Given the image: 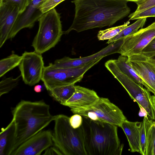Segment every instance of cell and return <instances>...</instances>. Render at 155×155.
I'll return each mask as SVG.
<instances>
[{
  "instance_id": "cb8c5ba5",
  "label": "cell",
  "mask_w": 155,
  "mask_h": 155,
  "mask_svg": "<svg viewBox=\"0 0 155 155\" xmlns=\"http://www.w3.org/2000/svg\"><path fill=\"white\" fill-rule=\"evenodd\" d=\"M130 22L128 21L124 24L99 31L97 38L99 40H109L117 35L127 27Z\"/></svg>"
},
{
  "instance_id": "e0dca14e",
  "label": "cell",
  "mask_w": 155,
  "mask_h": 155,
  "mask_svg": "<svg viewBox=\"0 0 155 155\" xmlns=\"http://www.w3.org/2000/svg\"><path fill=\"white\" fill-rule=\"evenodd\" d=\"M142 123V121L132 122L127 120L120 126L127 137L132 152L140 153V130Z\"/></svg>"
},
{
  "instance_id": "484cf974",
  "label": "cell",
  "mask_w": 155,
  "mask_h": 155,
  "mask_svg": "<svg viewBox=\"0 0 155 155\" xmlns=\"http://www.w3.org/2000/svg\"><path fill=\"white\" fill-rule=\"evenodd\" d=\"M148 119L147 116H144L140 130V151L139 153L142 155H145V153Z\"/></svg>"
},
{
  "instance_id": "74e56055",
  "label": "cell",
  "mask_w": 155,
  "mask_h": 155,
  "mask_svg": "<svg viewBox=\"0 0 155 155\" xmlns=\"http://www.w3.org/2000/svg\"><path fill=\"white\" fill-rule=\"evenodd\" d=\"M155 61V55L151 57Z\"/></svg>"
},
{
  "instance_id": "9a60e30c",
  "label": "cell",
  "mask_w": 155,
  "mask_h": 155,
  "mask_svg": "<svg viewBox=\"0 0 155 155\" xmlns=\"http://www.w3.org/2000/svg\"><path fill=\"white\" fill-rule=\"evenodd\" d=\"M20 13L16 5L0 4V48L8 39L10 33Z\"/></svg>"
},
{
  "instance_id": "83f0119b",
  "label": "cell",
  "mask_w": 155,
  "mask_h": 155,
  "mask_svg": "<svg viewBox=\"0 0 155 155\" xmlns=\"http://www.w3.org/2000/svg\"><path fill=\"white\" fill-rule=\"evenodd\" d=\"M65 0H44L39 7L41 12L43 14L54 8L59 3Z\"/></svg>"
},
{
  "instance_id": "30bf717a",
  "label": "cell",
  "mask_w": 155,
  "mask_h": 155,
  "mask_svg": "<svg viewBox=\"0 0 155 155\" xmlns=\"http://www.w3.org/2000/svg\"><path fill=\"white\" fill-rule=\"evenodd\" d=\"M155 37V21L123 39L118 53L128 57L140 54Z\"/></svg>"
},
{
  "instance_id": "1f68e13d",
  "label": "cell",
  "mask_w": 155,
  "mask_h": 155,
  "mask_svg": "<svg viewBox=\"0 0 155 155\" xmlns=\"http://www.w3.org/2000/svg\"><path fill=\"white\" fill-rule=\"evenodd\" d=\"M69 122L72 127L74 129L80 127L82 125L83 117L81 115L74 114L69 117Z\"/></svg>"
},
{
  "instance_id": "f35d334b",
  "label": "cell",
  "mask_w": 155,
  "mask_h": 155,
  "mask_svg": "<svg viewBox=\"0 0 155 155\" xmlns=\"http://www.w3.org/2000/svg\"></svg>"
},
{
  "instance_id": "d590c367",
  "label": "cell",
  "mask_w": 155,
  "mask_h": 155,
  "mask_svg": "<svg viewBox=\"0 0 155 155\" xmlns=\"http://www.w3.org/2000/svg\"><path fill=\"white\" fill-rule=\"evenodd\" d=\"M128 2H133L136 3L142 1L143 0H126Z\"/></svg>"
},
{
  "instance_id": "d4e9b609",
  "label": "cell",
  "mask_w": 155,
  "mask_h": 155,
  "mask_svg": "<svg viewBox=\"0 0 155 155\" xmlns=\"http://www.w3.org/2000/svg\"><path fill=\"white\" fill-rule=\"evenodd\" d=\"M21 75L15 78L11 77L5 78L0 82V96L8 93L18 84Z\"/></svg>"
},
{
  "instance_id": "52a82bcc",
  "label": "cell",
  "mask_w": 155,
  "mask_h": 155,
  "mask_svg": "<svg viewBox=\"0 0 155 155\" xmlns=\"http://www.w3.org/2000/svg\"><path fill=\"white\" fill-rule=\"evenodd\" d=\"M102 58L96 60L85 65L68 68H58L53 63L45 66L41 80L49 91L57 87L66 86L80 81L85 73Z\"/></svg>"
},
{
  "instance_id": "4fadbf2b",
  "label": "cell",
  "mask_w": 155,
  "mask_h": 155,
  "mask_svg": "<svg viewBox=\"0 0 155 155\" xmlns=\"http://www.w3.org/2000/svg\"><path fill=\"white\" fill-rule=\"evenodd\" d=\"M53 145L51 131L42 130L21 144L11 155H40Z\"/></svg>"
},
{
  "instance_id": "8fae6325",
  "label": "cell",
  "mask_w": 155,
  "mask_h": 155,
  "mask_svg": "<svg viewBox=\"0 0 155 155\" xmlns=\"http://www.w3.org/2000/svg\"><path fill=\"white\" fill-rule=\"evenodd\" d=\"M128 61L155 95V61L140 53L128 57Z\"/></svg>"
},
{
  "instance_id": "4dcf8cb0",
  "label": "cell",
  "mask_w": 155,
  "mask_h": 155,
  "mask_svg": "<svg viewBox=\"0 0 155 155\" xmlns=\"http://www.w3.org/2000/svg\"><path fill=\"white\" fill-rule=\"evenodd\" d=\"M141 54L150 58L155 55V37L144 48Z\"/></svg>"
},
{
  "instance_id": "e575fe53",
  "label": "cell",
  "mask_w": 155,
  "mask_h": 155,
  "mask_svg": "<svg viewBox=\"0 0 155 155\" xmlns=\"http://www.w3.org/2000/svg\"><path fill=\"white\" fill-rule=\"evenodd\" d=\"M150 101L155 112V95L151 96Z\"/></svg>"
},
{
  "instance_id": "8d00e7d4",
  "label": "cell",
  "mask_w": 155,
  "mask_h": 155,
  "mask_svg": "<svg viewBox=\"0 0 155 155\" xmlns=\"http://www.w3.org/2000/svg\"><path fill=\"white\" fill-rule=\"evenodd\" d=\"M31 0H28V5L29 4Z\"/></svg>"
},
{
  "instance_id": "7a4b0ae2",
  "label": "cell",
  "mask_w": 155,
  "mask_h": 155,
  "mask_svg": "<svg viewBox=\"0 0 155 155\" xmlns=\"http://www.w3.org/2000/svg\"><path fill=\"white\" fill-rule=\"evenodd\" d=\"M12 112L15 126L12 153L54 121L55 117L50 113L49 105L42 101L22 100L12 108Z\"/></svg>"
},
{
  "instance_id": "277c9868",
  "label": "cell",
  "mask_w": 155,
  "mask_h": 155,
  "mask_svg": "<svg viewBox=\"0 0 155 155\" xmlns=\"http://www.w3.org/2000/svg\"><path fill=\"white\" fill-rule=\"evenodd\" d=\"M69 120V117L64 114L55 115L52 133L53 145L62 155H87L82 125L74 129Z\"/></svg>"
},
{
  "instance_id": "d6a6232c",
  "label": "cell",
  "mask_w": 155,
  "mask_h": 155,
  "mask_svg": "<svg viewBox=\"0 0 155 155\" xmlns=\"http://www.w3.org/2000/svg\"><path fill=\"white\" fill-rule=\"evenodd\" d=\"M43 154L62 155L61 152L56 147L52 146L47 149Z\"/></svg>"
},
{
  "instance_id": "5bb4252c",
  "label": "cell",
  "mask_w": 155,
  "mask_h": 155,
  "mask_svg": "<svg viewBox=\"0 0 155 155\" xmlns=\"http://www.w3.org/2000/svg\"><path fill=\"white\" fill-rule=\"evenodd\" d=\"M44 0H31L26 9L20 13L10 33L8 39L12 40L24 28H31L43 14L39 7Z\"/></svg>"
},
{
  "instance_id": "9c48e42d",
  "label": "cell",
  "mask_w": 155,
  "mask_h": 155,
  "mask_svg": "<svg viewBox=\"0 0 155 155\" xmlns=\"http://www.w3.org/2000/svg\"><path fill=\"white\" fill-rule=\"evenodd\" d=\"M18 65L21 75L25 83L33 86L41 80L44 68L41 55L35 51H25Z\"/></svg>"
},
{
  "instance_id": "6da1fadb",
  "label": "cell",
  "mask_w": 155,
  "mask_h": 155,
  "mask_svg": "<svg viewBox=\"0 0 155 155\" xmlns=\"http://www.w3.org/2000/svg\"><path fill=\"white\" fill-rule=\"evenodd\" d=\"M126 0H74L75 14L69 28L80 32L95 28L110 26L127 16L130 10Z\"/></svg>"
},
{
  "instance_id": "ba28073f",
  "label": "cell",
  "mask_w": 155,
  "mask_h": 155,
  "mask_svg": "<svg viewBox=\"0 0 155 155\" xmlns=\"http://www.w3.org/2000/svg\"><path fill=\"white\" fill-rule=\"evenodd\" d=\"M71 110L94 120L109 123L120 127L127 120L122 111L106 98L100 97L92 105L85 108H72Z\"/></svg>"
},
{
  "instance_id": "836d02e7",
  "label": "cell",
  "mask_w": 155,
  "mask_h": 155,
  "mask_svg": "<svg viewBox=\"0 0 155 155\" xmlns=\"http://www.w3.org/2000/svg\"><path fill=\"white\" fill-rule=\"evenodd\" d=\"M46 88L44 84L43 85H35L34 87V91L37 93L41 92Z\"/></svg>"
},
{
  "instance_id": "3957f363",
  "label": "cell",
  "mask_w": 155,
  "mask_h": 155,
  "mask_svg": "<svg viewBox=\"0 0 155 155\" xmlns=\"http://www.w3.org/2000/svg\"><path fill=\"white\" fill-rule=\"evenodd\" d=\"M84 145L87 155H120L124 145L117 127L82 117Z\"/></svg>"
},
{
  "instance_id": "8992f818",
  "label": "cell",
  "mask_w": 155,
  "mask_h": 155,
  "mask_svg": "<svg viewBox=\"0 0 155 155\" xmlns=\"http://www.w3.org/2000/svg\"><path fill=\"white\" fill-rule=\"evenodd\" d=\"M107 69L124 87L132 99L137 102L141 111L146 113L149 119L155 120V112L150 101V91L122 73L114 62L110 60L105 64Z\"/></svg>"
},
{
  "instance_id": "44dd1931",
  "label": "cell",
  "mask_w": 155,
  "mask_h": 155,
  "mask_svg": "<svg viewBox=\"0 0 155 155\" xmlns=\"http://www.w3.org/2000/svg\"><path fill=\"white\" fill-rule=\"evenodd\" d=\"M146 19L142 18L137 19L134 23L126 27L116 36L109 40L106 43L111 44L135 33L143 27L146 23Z\"/></svg>"
},
{
  "instance_id": "7402d4cb",
  "label": "cell",
  "mask_w": 155,
  "mask_h": 155,
  "mask_svg": "<svg viewBox=\"0 0 155 155\" xmlns=\"http://www.w3.org/2000/svg\"><path fill=\"white\" fill-rule=\"evenodd\" d=\"M22 56L13 52L10 55L0 61V77L18 66L22 60Z\"/></svg>"
},
{
  "instance_id": "d6986e66",
  "label": "cell",
  "mask_w": 155,
  "mask_h": 155,
  "mask_svg": "<svg viewBox=\"0 0 155 155\" xmlns=\"http://www.w3.org/2000/svg\"><path fill=\"white\" fill-rule=\"evenodd\" d=\"M128 57L120 55L114 61L120 71L135 81L144 86L148 90L146 83L137 75L128 61Z\"/></svg>"
},
{
  "instance_id": "ac0fdd59",
  "label": "cell",
  "mask_w": 155,
  "mask_h": 155,
  "mask_svg": "<svg viewBox=\"0 0 155 155\" xmlns=\"http://www.w3.org/2000/svg\"><path fill=\"white\" fill-rule=\"evenodd\" d=\"M15 126L13 120L5 128H2L0 133V155H11L14 144Z\"/></svg>"
},
{
  "instance_id": "f1b7e54d",
  "label": "cell",
  "mask_w": 155,
  "mask_h": 155,
  "mask_svg": "<svg viewBox=\"0 0 155 155\" xmlns=\"http://www.w3.org/2000/svg\"><path fill=\"white\" fill-rule=\"evenodd\" d=\"M0 4H8L17 6L20 13L26 9L28 5V0H0Z\"/></svg>"
},
{
  "instance_id": "2e32d148",
  "label": "cell",
  "mask_w": 155,
  "mask_h": 155,
  "mask_svg": "<svg viewBox=\"0 0 155 155\" xmlns=\"http://www.w3.org/2000/svg\"><path fill=\"white\" fill-rule=\"evenodd\" d=\"M75 88L73 95L62 105L71 108H85L94 104L100 97L93 90L80 86H75Z\"/></svg>"
},
{
  "instance_id": "4316f807",
  "label": "cell",
  "mask_w": 155,
  "mask_h": 155,
  "mask_svg": "<svg viewBox=\"0 0 155 155\" xmlns=\"http://www.w3.org/2000/svg\"><path fill=\"white\" fill-rule=\"evenodd\" d=\"M155 17V6L141 12L133 13L128 16L129 20H134L142 18Z\"/></svg>"
},
{
  "instance_id": "603a6c76",
  "label": "cell",
  "mask_w": 155,
  "mask_h": 155,
  "mask_svg": "<svg viewBox=\"0 0 155 155\" xmlns=\"http://www.w3.org/2000/svg\"><path fill=\"white\" fill-rule=\"evenodd\" d=\"M145 155H155V121L148 119Z\"/></svg>"
},
{
  "instance_id": "f546056e",
  "label": "cell",
  "mask_w": 155,
  "mask_h": 155,
  "mask_svg": "<svg viewBox=\"0 0 155 155\" xmlns=\"http://www.w3.org/2000/svg\"><path fill=\"white\" fill-rule=\"evenodd\" d=\"M136 3L137 8L134 13L141 12L155 6V0H143Z\"/></svg>"
},
{
  "instance_id": "ffe728a7",
  "label": "cell",
  "mask_w": 155,
  "mask_h": 155,
  "mask_svg": "<svg viewBox=\"0 0 155 155\" xmlns=\"http://www.w3.org/2000/svg\"><path fill=\"white\" fill-rule=\"evenodd\" d=\"M74 84L55 87L48 91L52 97L62 105L73 94L75 90Z\"/></svg>"
},
{
  "instance_id": "7c38bea8",
  "label": "cell",
  "mask_w": 155,
  "mask_h": 155,
  "mask_svg": "<svg viewBox=\"0 0 155 155\" xmlns=\"http://www.w3.org/2000/svg\"><path fill=\"white\" fill-rule=\"evenodd\" d=\"M122 40H120L109 44L107 47L98 52L89 56L78 58H72L64 57L55 60L53 65L56 67L62 68H75L87 64L99 58L118 53Z\"/></svg>"
},
{
  "instance_id": "5b68a950",
  "label": "cell",
  "mask_w": 155,
  "mask_h": 155,
  "mask_svg": "<svg viewBox=\"0 0 155 155\" xmlns=\"http://www.w3.org/2000/svg\"><path fill=\"white\" fill-rule=\"evenodd\" d=\"M39 28L32 41L35 51L42 54L54 47L63 34L60 14L55 8L43 14L39 18Z\"/></svg>"
}]
</instances>
